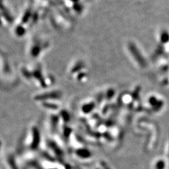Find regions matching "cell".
Segmentation results:
<instances>
[{
    "mask_svg": "<svg viewBox=\"0 0 169 169\" xmlns=\"http://www.w3.org/2000/svg\"><path fill=\"white\" fill-rule=\"evenodd\" d=\"M160 41L163 43H166L169 40V34L166 31H163L160 34Z\"/></svg>",
    "mask_w": 169,
    "mask_h": 169,
    "instance_id": "cell-2",
    "label": "cell"
},
{
    "mask_svg": "<svg viewBox=\"0 0 169 169\" xmlns=\"http://www.w3.org/2000/svg\"><path fill=\"white\" fill-rule=\"evenodd\" d=\"M128 49L130 54L132 55V57L135 60L137 64L142 68L146 67L147 65V61L136 45L133 42H130L128 44Z\"/></svg>",
    "mask_w": 169,
    "mask_h": 169,
    "instance_id": "cell-1",
    "label": "cell"
}]
</instances>
